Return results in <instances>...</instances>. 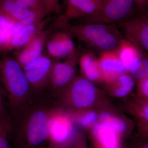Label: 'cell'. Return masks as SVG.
<instances>
[{"label": "cell", "instance_id": "30bf717a", "mask_svg": "<svg viewBox=\"0 0 148 148\" xmlns=\"http://www.w3.org/2000/svg\"><path fill=\"white\" fill-rule=\"evenodd\" d=\"M98 61L102 80L106 82L111 83L126 72L116 51L101 53Z\"/></svg>", "mask_w": 148, "mask_h": 148}, {"label": "cell", "instance_id": "7a4b0ae2", "mask_svg": "<svg viewBox=\"0 0 148 148\" xmlns=\"http://www.w3.org/2000/svg\"><path fill=\"white\" fill-rule=\"evenodd\" d=\"M68 29L72 36L101 53L116 51L125 38L113 24L84 23L72 25Z\"/></svg>", "mask_w": 148, "mask_h": 148}, {"label": "cell", "instance_id": "f1b7e54d", "mask_svg": "<svg viewBox=\"0 0 148 148\" xmlns=\"http://www.w3.org/2000/svg\"><path fill=\"white\" fill-rule=\"evenodd\" d=\"M46 13H49L58 9V0H42Z\"/></svg>", "mask_w": 148, "mask_h": 148}, {"label": "cell", "instance_id": "6da1fadb", "mask_svg": "<svg viewBox=\"0 0 148 148\" xmlns=\"http://www.w3.org/2000/svg\"><path fill=\"white\" fill-rule=\"evenodd\" d=\"M53 109L38 108L30 111L14 125L11 140L16 148H37L48 140L49 123Z\"/></svg>", "mask_w": 148, "mask_h": 148}, {"label": "cell", "instance_id": "d590c367", "mask_svg": "<svg viewBox=\"0 0 148 148\" xmlns=\"http://www.w3.org/2000/svg\"><path fill=\"white\" fill-rule=\"evenodd\" d=\"M141 137H144L148 139V130L140 132Z\"/></svg>", "mask_w": 148, "mask_h": 148}, {"label": "cell", "instance_id": "e575fe53", "mask_svg": "<svg viewBox=\"0 0 148 148\" xmlns=\"http://www.w3.org/2000/svg\"><path fill=\"white\" fill-rule=\"evenodd\" d=\"M139 128L140 132L147 131L148 130V124H139Z\"/></svg>", "mask_w": 148, "mask_h": 148}, {"label": "cell", "instance_id": "d6a6232c", "mask_svg": "<svg viewBox=\"0 0 148 148\" xmlns=\"http://www.w3.org/2000/svg\"><path fill=\"white\" fill-rule=\"evenodd\" d=\"M142 137L143 140L138 142L136 148H148V138Z\"/></svg>", "mask_w": 148, "mask_h": 148}, {"label": "cell", "instance_id": "44dd1931", "mask_svg": "<svg viewBox=\"0 0 148 148\" xmlns=\"http://www.w3.org/2000/svg\"><path fill=\"white\" fill-rule=\"evenodd\" d=\"M100 122L106 125L117 133H123L127 131L128 125L124 121L108 112H103L99 116Z\"/></svg>", "mask_w": 148, "mask_h": 148}, {"label": "cell", "instance_id": "3957f363", "mask_svg": "<svg viewBox=\"0 0 148 148\" xmlns=\"http://www.w3.org/2000/svg\"><path fill=\"white\" fill-rule=\"evenodd\" d=\"M0 78L11 108L16 112L26 101L31 88L23 68L15 58L5 57L0 61Z\"/></svg>", "mask_w": 148, "mask_h": 148}, {"label": "cell", "instance_id": "cb8c5ba5", "mask_svg": "<svg viewBox=\"0 0 148 148\" xmlns=\"http://www.w3.org/2000/svg\"><path fill=\"white\" fill-rule=\"evenodd\" d=\"M130 73L133 78L138 81L148 77V57H142L137 68Z\"/></svg>", "mask_w": 148, "mask_h": 148}, {"label": "cell", "instance_id": "83f0119b", "mask_svg": "<svg viewBox=\"0 0 148 148\" xmlns=\"http://www.w3.org/2000/svg\"><path fill=\"white\" fill-rule=\"evenodd\" d=\"M24 3L31 9H45L42 0H15Z\"/></svg>", "mask_w": 148, "mask_h": 148}, {"label": "cell", "instance_id": "e0dca14e", "mask_svg": "<svg viewBox=\"0 0 148 148\" xmlns=\"http://www.w3.org/2000/svg\"><path fill=\"white\" fill-rule=\"evenodd\" d=\"M92 133L103 148L117 147V133L106 125L101 122L96 123L92 128Z\"/></svg>", "mask_w": 148, "mask_h": 148}, {"label": "cell", "instance_id": "5bb4252c", "mask_svg": "<svg viewBox=\"0 0 148 148\" xmlns=\"http://www.w3.org/2000/svg\"><path fill=\"white\" fill-rule=\"evenodd\" d=\"M46 24V22L42 20L24 27L14 33L10 39L7 51L23 47L44 30Z\"/></svg>", "mask_w": 148, "mask_h": 148}, {"label": "cell", "instance_id": "ffe728a7", "mask_svg": "<svg viewBox=\"0 0 148 148\" xmlns=\"http://www.w3.org/2000/svg\"><path fill=\"white\" fill-rule=\"evenodd\" d=\"M131 113L139 120L140 124H148V100L137 96L131 103Z\"/></svg>", "mask_w": 148, "mask_h": 148}, {"label": "cell", "instance_id": "5b68a950", "mask_svg": "<svg viewBox=\"0 0 148 148\" xmlns=\"http://www.w3.org/2000/svg\"><path fill=\"white\" fill-rule=\"evenodd\" d=\"M135 9L133 0H102L98 12L85 23L121 24L134 17Z\"/></svg>", "mask_w": 148, "mask_h": 148}, {"label": "cell", "instance_id": "9c48e42d", "mask_svg": "<svg viewBox=\"0 0 148 148\" xmlns=\"http://www.w3.org/2000/svg\"><path fill=\"white\" fill-rule=\"evenodd\" d=\"M53 63L49 57L42 55L23 67L31 88L39 90L49 83Z\"/></svg>", "mask_w": 148, "mask_h": 148}, {"label": "cell", "instance_id": "7c38bea8", "mask_svg": "<svg viewBox=\"0 0 148 148\" xmlns=\"http://www.w3.org/2000/svg\"><path fill=\"white\" fill-rule=\"evenodd\" d=\"M72 35L69 32L56 33L47 41L46 47L49 55L56 59L67 58L76 51Z\"/></svg>", "mask_w": 148, "mask_h": 148}, {"label": "cell", "instance_id": "ba28073f", "mask_svg": "<svg viewBox=\"0 0 148 148\" xmlns=\"http://www.w3.org/2000/svg\"><path fill=\"white\" fill-rule=\"evenodd\" d=\"M79 56L76 50L65 61L53 62L49 81L53 89H64L75 79L76 66Z\"/></svg>", "mask_w": 148, "mask_h": 148}, {"label": "cell", "instance_id": "d6986e66", "mask_svg": "<svg viewBox=\"0 0 148 148\" xmlns=\"http://www.w3.org/2000/svg\"><path fill=\"white\" fill-rule=\"evenodd\" d=\"M111 83H113L114 86V95L118 98H121L128 95L135 86L134 78L132 76L125 73L120 75Z\"/></svg>", "mask_w": 148, "mask_h": 148}, {"label": "cell", "instance_id": "277c9868", "mask_svg": "<svg viewBox=\"0 0 148 148\" xmlns=\"http://www.w3.org/2000/svg\"><path fill=\"white\" fill-rule=\"evenodd\" d=\"M64 92L62 103L78 110L89 108L96 99V87L93 82L83 76L75 77L64 88Z\"/></svg>", "mask_w": 148, "mask_h": 148}, {"label": "cell", "instance_id": "2e32d148", "mask_svg": "<svg viewBox=\"0 0 148 148\" xmlns=\"http://www.w3.org/2000/svg\"><path fill=\"white\" fill-rule=\"evenodd\" d=\"M83 76L91 82L102 81L98 59L92 52L83 53L78 60Z\"/></svg>", "mask_w": 148, "mask_h": 148}, {"label": "cell", "instance_id": "1f68e13d", "mask_svg": "<svg viewBox=\"0 0 148 148\" xmlns=\"http://www.w3.org/2000/svg\"><path fill=\"white\" fill-rule=\"evenodd\" d=\"M5 106L3 96L1 91L0 90V118L6 114Z\"/></svg>", "mask_w": 148, "mask_h": 148}, {"label": "cell", "instance_id": "4316f807", "mask_svg": "<svg viewBox=\"0 0 148 148\" xmlns=\"http://www.w3.org/2000/svg\"><path fill=\"white\" fill-rule=\"evenodd\" d=\"M10 36L0 26V53L7 51Z\"/></svg>", "mask_w": 148, "mask_h": 148}, {"label": "cell", "instance_id": "d4e9b609", "mask_svg": "<svg viewBox=\"0 0 148 148\" xmlns=\"http://www.w3.org/2000/svg\"><path fill=\"white\" fill-rule=\"evenodd\" d=\"M97 113L94 111H89L80 114L76 119L79 125L82 127H87L93 125L98 119Z\"/></svg>", "mask_w": 148, "mask_h": 148}, {"label": "cell", "instance_id": "484cf974", "mask_svg": "<svg viewBox=\"0 0 148 148\" xmlns=\"http://www.w3.org/2000/svg\"><path fill=\"white\" fill-rule=\"evenodd\" d=\"M138 96L148 100V77L138 81Z\"/></svg>", "mask_w": 148, "mask_h": 148}, {"label": "cell", "instance_id": "836d02e7", "mask_svg": "<svg viewBox=\"0 0 148 148\" xmlns=\"http://www.w3.org/2000/svg\"><path fill=\"white\" fill-rule=\"evenodd\" d=\"M68 145L63 144H55V143H49L48 146L45 147H42L41 148H68Z\"/></svg>", "mask_w": 148, "mask_h": 148}, {"label": "cell", "instance_id": "8d00e7d4", "mask_svg": "<svg viewBox=\"0 0 148 148\" xmlns=\"http://www.w3.org/2000/svg\"><path fill=\"white\" fill-rule=\"evenodd\" d=\"M94 1H95L97 2L98 3H99L101 5L102 0H94Z\"/></svg>", "mask_w": 148, "mask_h": 148}, {"label": "cell", "instance_id": "9a60e30c", "mask_svg": "<svg viewBox=\"0 0 148 148\" xmlns=\"http://www.w3.org/2000/svg\"><path fill=\"white\" fill-rule=\"evenodd\" d=\"M140 50L126 39L122 41L116 51L126 72L131 73L137 68L143 57Z\"/></svg>", "mask_w": 148, "mask_h": 148}, {"label": "cell", "instance_id": "4dcf8cb0", "mask_svg": "<svg viewBox=\"0 0 148 148\" xmlns=\"http://www.w3.org/2000/svg\"><path fill=\"white\" fill-rule=\"evenodd\" d=\"M73 148H86L84 139L82 134L77 135Z\"/></svg>", "mask_w": 148, "mask_h": 148}, {"label": "cell", "instance_id": "ac0fdd59", "mask_svg": "<svg viewBox=\"0 0 148 148\" xmlns=\"http://www.w3.org/2000/svg\"><path fill=\"white\" fill-rule=\"evenodd\" d=\"M0 10L14 20L19 21L29 15L31 8L15 0H0Z\"/></svg>", "mask_w": 148, "mask_h": 148}, {"label": "cell", "instance_id": "52a82bcc", "mask_svg": "<svg viewBox=\"0 0 148 148\" xmlns=\"http://www.w3.org/2000/svg\"><path fill=\"white\" fill-rule=\"evenodd\" d=\"M121 24L125 38L148 53V11Z\"/></svg>", "mask_w": 148, "mask_h": 148}, {"label": "cell", "instance_id": "74e56055", "mask_svg": "<svg viewBox=\"0 0 148 148\" xmlns=\"http://www.w3.org/2000/svg\"></svg>", "mask_w": 148, "mask_h": 148}, {"label": "cell", "instance_id": "f546056e", "mask_svg": "<svg viewBox=\"0 0 148 148\" xmlns=\"http://www.w3.org/2000/svg\"><path fill=\"white\" fill-rule=\"evenodd\" d=\"M135 8L140 14L148 11V0H133Z\"/></svg>", "mask_w": 148, "mask_h": 148}, {"label": "cell", "instance_id": "603a6c76", "mask_svg": "<svg viewBox=\"0 0 148 148\" xmlns=\"http://www.w3.org/2000/svg\"><path fill=\"white\" fill-rule=\"evenodd\" d=\"M45 13L44 9H31L29 15L26 18L18 21L14 33L24 27L42 21Z\"/></svg>", "mask_w": 148, "mask_h": 148}, {"label": "cell", "instance_id": "4fadbf2b", "mask_svg": "<svg viewBox=\"0 0 148 148\" xmlns=\"http://www.w3.org/2000/svg\"><path fill=\"white\" fill-rule=\"evenodd\" d=\"M48 32L43 30L31 41L16 52L15 59L22 68L42 56L47 42Z\"/></svg>", "mask_w": 148, "mask_h": 148}, {"label": "cell", "instance_id": "8992f818", "mask_svg": "<svg viewBox=\"0 0 148 148\" xmlns=\"http://www.w3.org/2000/svg\"><path fill=\"white\" fill-rule=\"evenodd\" d=\"M74 125L71 116L61 109H53L49 123L50 143L68 145L73 138Z\"/></svg>", "mask_w": 148, "mask_h": 148}, {"label": "cell", "instance_id": "8fae6325", "mask_svg": "<svg viewBox=\"0 0 148 148\" xmlns=\"http://www.w3.org/2000/svg\"><path fill=\"white\" fill-rule=\"evenodd\" d=\"M101 6L94 0H69L61 23L65 24L71 20L82 17L87 21L98 12Z\"/></svg>", "mask_w": 148, "mask_h": 148}, {"label": "cell", "instance_id": "7402d4cb", "mask_svg": "<svg viewBox=\"0 0 148 148\" xmlns=\"http://www.w3.org/2000/svg\"><path fill=\"white\" fill-rule=\"evenodd\" d=\"M13 122L6 114L0 118V148H10Z\"/></svg>", "mask_w": 148, "mask_h": 148}]
</instances>
